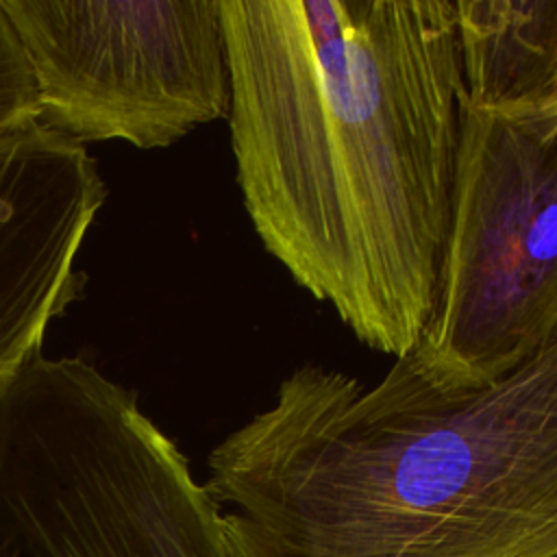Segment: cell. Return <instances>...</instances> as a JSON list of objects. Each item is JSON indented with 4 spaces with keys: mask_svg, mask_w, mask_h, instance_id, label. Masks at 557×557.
<instances>
[{
    "mask_svg": "<svg viewBox=\"0 0 557 557\" xmlns=\"http://www.w3.org/2000/svg\"><path fill=\"white\" fill-rule=\"evenodd\" d=\"M0 557H233L224 513L133 392L35 352L0 387Z\"/></svg>",
    "mask_w": 557,
    "mask_h": 557,
    "instance_id": "obj_3",
    "label": "cell"
},
{
    "mask_svg": "<svg viewBox=\"0 0 557 557\" xmlns=\"http://www.w3.org/2000/svg\"><path fill=\"white\" fill-rule=\"evenodd\" d=\"M104 198L81 141L41 122L0 137V387L81 294L74 257Z\"/></svg>",
    "mask_w": 557,
    "mask_h": 557,
    "instance_id": "obj_6",
    "label": "cell"
},
{
    "mask_svg": "<svg viewBox=\"0 0 557 557\" xmlns=\"http://www.w3.org/2000/svg\"><path fill=\"white\" fill-rule=\"evenodd\" d=\"M41 120L37 85L22 44L0 7V137Z\"/></svg>",
    "mask_w": 557,
    "mask_h": 557,
    "instance_id": "obj_8",
    "label": "cell"
},
{
    "mask_svg": "<svg viewBox=\"0 0 557 557\" xmlns=\"http://www.w3.org/2000/svg\"><path fill=\"white\" fill-rule=\"evenodd\" d=\"M557 342V100L472 107L435 311L403 359L444 392L492 385Z\"/></svg>",
    "mask_w": 557,
    "mask_h": 557,
    "instance_id": "obj_4",
    "label": "cell"
},
{
    "mask_svg": "<svg viewBox=\"0 0 557 557\" xmlns=\"http://www.w3.org/2000/svg\"><path fill=\"white\" fill-rule=\"evenodd\" d=\"M41 124L76 139L170 146L228 115L220 0H0Z\"/></svg>",
    "mask_w": 557,
    "mask_h": 557,
    "instance_id": "obj_5",
    "label": "cell"
},
{
    "mask_svg": "<svg viewBox=\"0 0 557 557\" xmlns=\"http://www.w3.org/2000/svg\"><path fill=\"white\" fill-rule=\"evenodd\" d=\"M466 102L557 100V0H459Z\"/></svg>",
    "mask_w": 557,
    "mask_h": 557,
    "instance_id": "obj_7",
    "label": "cell"
},
{
    "mask_svg": "<svg viewBox=\"0 0 557 557\" xmlns=\"http://www.w3.org/2000/svg\"><path fill=\"white\" fill-rule=\"evenodd\" d=\"M263 248L394 361L437 305L466 109L453 0H220Z\"/></svg>",
    "mask_w": 557,
    "mask_h": 557,
    "instance_id": "obj_1",
    "label": "cell"
},
{
    "mask_svg": "<svg viewBox=\"0 0 557 557\" xmlns=\"http://www.w3.org/2000/svg\"><path fill=\"white\" fill-rule=\"evenodd\" d=\"M207 466L233 557H557V342L459 392L302 363Z\"/></svg>",
    "mask_w": 557,
    "mask_h": 557,
    "instance_id": "obj_2",
    "label": "cell"
}]
</instances>
